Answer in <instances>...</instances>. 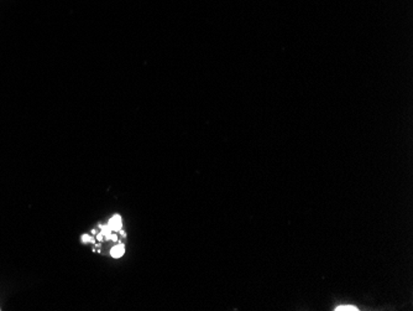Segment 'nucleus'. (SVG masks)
<instances>
[{
    "label": "nucleus",
    "instance_id": "f257e3e1",
    "mask_svg": "<svg viewBox=\"0 0 413 311\" xmlns=\"http://www.w3.org/2000/svg\"><path fill=\"white\" fill-rule=\"evenodd\" d=\"M108 226H109L110 230L113 232H119L122 230L123 227V222H122V217L119 215H115L110 218L109 222H108Z\"/></svg>",
    "mask_w": 413,
    "mask_h": 311
},
{
    "label": "nucleus",
    "instance_id": "f03ea898",
    "mask_svg": "<svg viewBox=\"0 0 413 311\" xmlns=\"http://www.w3.org/2000/svg\"><path fill=\"white\" fill-rule=\"evenodd\" d=\"M124 253H125V247H124L123 243H119L112 248L110 251V255L113 257V258H120V257H123Z\"/></svg>",
    "mask_w": 413,
    "mask_h": 311
},
{
    "label": "nucleus",
    "instance_id": "7ed1b4c3",
    "mask_svg": "<svg viewBox=\"0 0 413 311\" xmlns=\"http://www.w3.org/2000/svg\"><path fill=\"white\" fill-rule=\"evenodd\" d=\"M337 311H358L359 309L355 307H352V305H345V307H338L336 309Z\"/></svg>",
    "mask_w": 413,
    "mask_h": 311
},
{
    "label": "nucleus",
    "instance_id": "20e7f679",
    "mask_svg": "<svg viewBox=\"0 0 413 311\" xmlns=\"http://www.w3.org/2000/svg\"><path fill=\"white\" fill-rule=\"evenodd\" d=\"M82 242H83V243H93V242H95V238H92V237H90V236L88 235H83L82 236Z\"/></svg>",
    "mask_w": 413,
    "mask_h": 311
}]
</instances>
